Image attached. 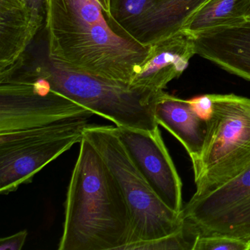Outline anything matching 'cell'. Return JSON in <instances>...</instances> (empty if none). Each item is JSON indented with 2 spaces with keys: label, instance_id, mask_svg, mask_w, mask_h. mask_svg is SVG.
<instances>
[{
  "label": "cell",
  "instance_id": "13",
  "mask_svg": "<svg viewBox=\"0 0 250 250\" xmlns=\"http://www.w3.org/2000/svg\"><path fill=\"white\" fill-rule=\"evenodd\" d=\"M208 0H156L128 32L131 39L151 46L182 31L187 20Z\"/></svg>",
  "mask_w": 250,
  "mask_h": 250
},
{
  "label": "cell",
  "instance_id": "16",
  "mask_svg": "<svg viewBox=\"0 0 250 250\" xmlns=\"http://www.w3.org/2000/svg\"><path fill=\"white\" fill-rule=\"evenodd\" d=\"M156 2V0H110L111 21L128 36V32Z\"/></svg>",
  "mask_w": 250,
  "mask_h": 250
},
{
  "label": "cell",
  "instance_id": "9",
  "mask_svg": "<svg viewBox=\"0 0 250 250\" xmlns=\"http://www.w3.org/2000/svg\"><path fill=\"white\" fill-rule=\"evenodd\" d=\"M127 153L159 198L172 210L181 213L182 181L164 143L159 127L142 130L115 126Z\"/></svg>",
  "mask_w": 250,
  "mask_h": 250
},
{
  "label": "cell",
  "instance_id": "7",
  "mask_svg": "<svg viewBox=\"0 0 250 250\" xmlns=\"http://www.w3.org/2000/svg\"><path fill=\"white\" fill-rule=\"evenodd\" d=\"M181 213L196 235H226L250 243V168L207 194L192 196Z\"/></svg>",
  "mask_w": 250,
  "mask_h": 250
},
{
  "label": "cell",
  "instance_id": "23",
  "mask_svg": "<svg viewBox=\"0 0 250 250\" xmlns=\"http://www.w3.org/2000/svg\"><path fill=\"white\" fill-rule=\"evenodd\" d=\"M247 21H250V11H249L248 17H247Z\"/></svg>",
  "mask_w": 250,
  "mask_h": 250
},
{
  "label": "cell",
  "instance_id": "17",
  "mask_svg": "<svg viewBox=\"0 0 250 250\" xmlns=\"http://www.w3.org/2000/svg\"><path fill=\"white\" fill-rule=\"evenodd\" d=\"M197 236L184 223V227L178 232L158 239L132 243L125 247L124 250H193Z\"/></svg>",
  "mask_w": 250,
  "mask_h": 250
},
{
  "label": "cell",
  "instance_id": "14",
  "mask_svg": "<svg viewBox=\"0 0 250 250\" xmlns=\"http://www.w3.org/2000/svg\"><path fill=\"white\" fill-rule=\"evenodd\" d=\"M155 118L167 130L194 160L200 155L207 131V122L194 112L188 100L164 92L156 103Z\"/></svg>",
  "mask_w": 250,
  "mask_h": 250
},
{
  "label": "cell",
  "instance_id": "19",
  "mask_svg": "<svg viewBox=\"0 0 250 250\" xmlns=\"http://www.w3.org/2000/svg\"><path fill=\"white\" fill-rule=\"evenodd\" d=\"M193 110L201 119L207 122L210 119L213 112V104L210 94L197 96L188 99Z\"/></svg>",
  "mask_w": 250,
  "mask_h": 250
},
{
  "label": "cell",
  "instance_id": "12",
  "mask_svg": "<svg viewBox=\"0 0 250 250\" xmlns=\"http://www.w3.org/2000/svg\"><path fill=\"white\" fill-rule=\"evenodd\" d=\"M41 30L24 0H0V74L21 59Z\"/></svg>",
  "mask_w": 250,
  "mask_h": 250
},
{
  "label": "cell",
  "instance_id": "6",
  "mask_svg": "<svg viewBox=\"0 0 250 250\" xmlns=\"http://www.w3.org/2000/svg\"><path fill=\"white\" fill-rule=\"evenodd\" d=\"M88 119L0 134V194L15 191L83 138Z\"/></svg>",
  "mask_w": 250,
  "mask_h": 250
},
{
  "label": "cell",
  "instance_id": "3",
  "mask_svg": "<svg viewBox=\"0 0 250 250\" xmlns=\"http://www.w3.org/2000/svg\"><path fill=\"white\" fill-rule=\"evenodd\" d=\"M2 81L35 83L58 92L116 126L147 131L159 127L155 108L164 90L134 88L73 69L49 56L46 40L33 42L11 69L0 74Z\"/></svg>",
  "mask_w": 250,
  "mask_h": 250
},
{
  "label": "cell",
  "instance_id": "15",
  "mask_svg": "<svg viewBox=\"0 0 250 250\" xmlns=\"http://www.w3.org/2000/svg\"><path fill=\"white\" fill-rule=\"evenodd\" d=\"M250 0H208L187 20L182 30L195 35L247 21Z\"/></svg>",
  "mask_w": 250,
  "mask_h": 250
},
{
  "label": "cell",
  "instance_id": "2",
  "mask_svg": "<svg viewBox=\"0 0 250 250\" xmlns=\"http://www.w3.org/2000/svg\"><path fill=\"white\" fill-rule=\"evenodd\" d=\"M128 206L115 177L83 137L67 191L59 250H124L131 243Z\"/></svg>",
  "mask_w": 250,
  "mask_h": 250
},
{
  "label": "cell",
  "instance_id": "18",
  "mask_svg": "<svg viewBox=\"0 0 250 250\" xmlns=\"http://www.w3.org/2000/svg\"><path fill=\"white\" fill-rule=\"evenodd\" d=\"M193 250H250V243L226 235H197Z\"/></svg>",
  "mask_w": 250,
  "mask_h": 250
},
{
  "label": "cell",
  "instance_id": "11",
  "mask_svg": "<svg viewBox=\"0 0 250 250\" xmlns=\"http://www.w3.org/2000/svg\"><path fill=\"white\" fill-rule=\"evenodd\" d=\"M194 55V36L184 30L151 45L148 58L130 82V86L164 90L172 80L185 71Z\"/></svg>",
  "mask_w": 250,
  "mask_h": 250
},
{
  "label": "cell",
  "instance_id": "1",
  "mask_svg": "<svg viewBox=\"0 0 250 250\" xmlns=\"http://www.w3.org/2000/svg\"><path fill=\"white\" fill-rule=\"evenodd\" d=\"M49 56L81 72L129 84L151 46L131 39L106 16L99 0H47Z\"/></svg>",
  "mask_w": 250,
  "mask_h": 250
},
{
  "label": "cell",
  "instance_id": "22",
  "mask_svg": "<svg viewBox=\"0 0 250 250\" xmlns=\"http://www.w3.org/2000/svg\"><path fill=\"white\" fill-rule=\"evenodd\" d=\"M99 2H100L101 5L103 7L104 10L108 18L111 20L110 0H99Z\"/></svg>",
  "mask_w": 250,
  "mask_h": 250
},
{
  "label": "cell",
  "instance_id": "4",
  "mask_svg": "<svg viewBox=\"0 0 250 250\" xmlns=\"http://www.w3.org/2000/svg\"><path fill=\"white\" fill-rule=\"evenodd\" d=\"M213 112L203 149L192 162L196 190L202 196L250 168V99L210 94Z\"/></svg>",
  "mask_w": 250,
  "mask_h": 250
},
{
  "label": "cell",
  "instance_id": "20",
  "mask_svg": "<svg viewBox=\"0 0 250 250\" xmlns=\"http://www.w3.org/2000/svg\"><path fill=\"white\" fill-rule=\"evenodd\" d=\"M32 12L33 20L38 27L42 29L46 21L47 0H24Z\"/></svg>",
  "mask_w": 250,
  "mask_h": 250
},
{
  "label": "cell",
  "instance_id": "8",
  "mask_svg": "<svg viewBox=\"0 0 250 250\" xmlns=\"http://www.w3.org/2000/svg\"><path fill=\"white\" fill-rule=\"evenodd\" d=\"M94 115L75 101L35 83L0 82V134Z\"/></svg>",
  "mask_w": 250,
  "mask_h": 250
},
{
  "label": "cell",
  "instance_id": "5",
  "mask_svg": "<svg viewBox=\"0 0 250 250\" xmlns=\"http://www.w3.org/2000/svg\"><path fill=\"white\" fill-rule=\"evenodd\" d=\"M83 137L103 158L124 194L131 220L129 244L158 239L184 227L182 213L169 208L153 191L127 153L115 127L88 124Z\"/></svg>",
  "mask_w": 250,
  "mask_h": 250
},
{
  "label": "cell",
  "instance_id": "10",
  "mask_svg": "<svg viewBox=\"0 0 250 250\" xmlns=\"http://www.w3.org/2000/svg\"><path fill=\"white\" fill-rule=\"evenodd\" d=\"M193 36L196 55L250 82V21L216 27Z\"/></svg>",
  "mask_w": 250,
  "mask_h": 250
},
{
  "label": "cell",
  "instance_id": "21",
  "mask_svg": "<svg viewBox=\"0 0 250 250\" xmlns=\"http://www.w3.org/2000/svg\"><path fill=\"white\" fill-rule=\"evenodd\" d=\"M28 232L26 229L0 239V250H21L25 244Z\"/></svg>",
  "mask_w": 250,
  "mask_h": 250
}]
</instances>
